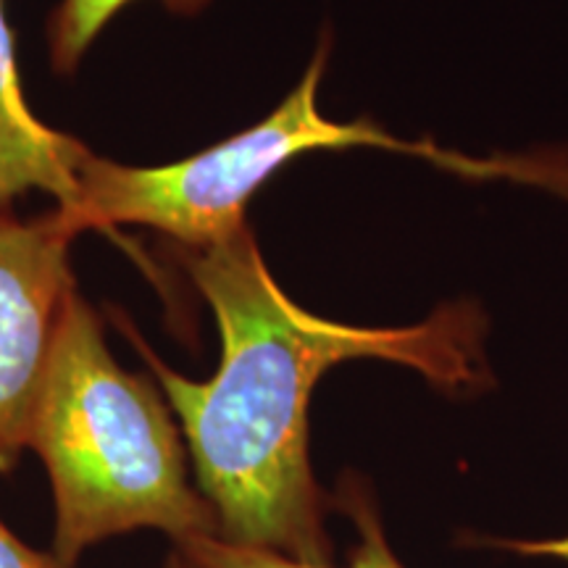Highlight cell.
<instances>
[{
	"instance_id": "30bf717a",
	"label": "cell",
	"mask_w": 568,
	"mask_h": 568,
	"mask_svg": "<svg viewBox=\"0 0 568 568\" xmlns=\"http://www.w3.org/2000/svg\"><path fill=\"white\" fill-rule=\"evenodd\" d=\"M163 568H187V566H184V560H182L180 556H176V552L172 550V552H169L166 566H163Z\"/></svg>"
},
{
	"instance_id": "9c48e42d",
	"label": "cell",
	"mask_w": 568,
	"mask_h": 568,
	"mask_svg": "<svg viewBox=\"0 0 568 568\" xmlns=\"http://www.w3.org/2000/svg\"><path fill=\"white\" fill-rule=\"evenodd\" d=\"M0 568H67L53 552L30 548L0 518Z\"/></svg>"
},
{
	"instance_id": "8992f818",
	"label": "cell",
	"mask_w": 568,
	"mask_h": 568,
	"mask_svg": "<svg viewBox=\"0 0 568 568\" xmlns=\"http://www.w3.org/2000/svg\"><path fill=\"white\" fill-rule=\"evenodd\" d=\"M332 508L347 518L353 542L343 566L301 564L287 556L258 548H240L222 537H190L174 545V552L187 568H408L387 537L379 497L364 474L345 471L332 493Z\"/></svg>"
},
{
	"instance_id": "ba28073f",
	"label": "cell",
	"mask_w": 568,
	"mask_h": 568,
	"mask_svg": "<svg viewBox=\"0 0 568 568\" xmlns=\"http://www.w3.org/2000/svg\"><path fill=\"white\" fill-rule=\"evenodd\" d=\"M460 539H464V545H479V548L510 552V556H521V558H556V560H564L568 566V535L548 537V539H514V537H493V535H474V531H464Z\"/></svg>"
},
{
	"instance_id": "3957f363",
	"label": "cell",
	"mask_w": 568,
	"mask_h": 568,
	"mask_svg": "<svg viewBox=\"0 0 568 568\" xmlns=\"http://www.w3.org/2000/svg\"><path fill=\"white\" fill-rule=\"evenodd\" d=\"M329 51L332 34L324 32L301 82L266 119L190 159L124 166L88 151L77 169V201L67 209L55 205L63 224L74 234L140 224L166 234L184 251H205L245 230L251 197L297 155L351 148L408 153L439 172L471 182L527 184L568 203V148L468 155L432 140L395 138L372 119H326L318 109V88Z\"/></svg>"
},
{
	"instance_id": "277c9868",
	"label": "cell",
	"mask_w": 568,
	"mask_h": 568,
	"mask_svg": "<svg viewBox=\"0 0 568 568\" xmlns=\"http://www.w3.org/2000/svg\"><path fill=\"white\" fill-rule=\"evenodd\" d=\"M74 237L55 209L38 219L0 213V474L30 450L55 324L74 287Z\"/></svg>"
},
{
	"instance_id": "5b68a950",
	"label": "cell",
	"mask_w": 568,
	"mask_h": 568,
	"mask_svg": "<svg viewBox=\"0 0 568 568\" xmlns=\"http://www.w3.org/2000/svg\"><path fill=\"white\" fill-rule=\"evenodd\" d=\"M88 148L42 124L27 105L13 32L0 0V213L17 197L42 190L67 209L77 201V169Z\"/></svg>"
},
{
	"instance_id": "6da1fadb",
	"label": "cell",
	"mask_w": 568,
	"mask_h": 568,
	"mask_svg": "<svg viewBox=\"0 0 568 568\" xmlns=\"http://www.w3.org/2000/svg\"><path fill=\"white\" fill-rule=\"evenodd\" d=\"M180 261L216 316V374L187 379L163 364L134 326H122L180 418L219 537L301 564H335L326 531L332 493L318 485L308 447L316 385L347 361H387L445 397L485 395L495 387L485 308L458 297L406 326L332 322L284 293L251 226L205 251L180 247Z\"/></svg>"
},
{
	"instance_id": "52a82bcc",
	"label": "cell",
	"mask_w": 568,
	"mask_h": 568,
	"mask_svg": "<svg viewBox=\"0 0 568 568\" xmlns=\"http://www.w3.org/2000/svg\"><path fill=\"white\" fill-rule=\"evenodd\" d=\"M134 0H61L48 24L51 61L59 74H71L109 21ZM172 13L193 17L209 0H159Z\"/></svg>"
},
{
	"instance_id": "7a4b0ae2",
	"label": "cell",
	"mask_w": 568,
	"mask_h": 568,
	"mask_svg": "<svg viewBox=\"0 0 568 568\" xmlns=\"http://www.w3.org/2000/svg\"><path fill=\"white\" fill-rule=\"evenodd\" d=\"M30 450L53 489V556L67 568L95 545L138 529L219 537V521L190 481L187 450L159 387L124 372L101 316L69 290L34 408Z\"/></svg>"
}]
</instances>
